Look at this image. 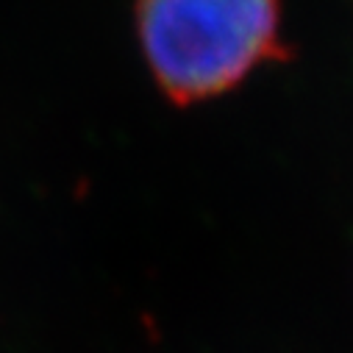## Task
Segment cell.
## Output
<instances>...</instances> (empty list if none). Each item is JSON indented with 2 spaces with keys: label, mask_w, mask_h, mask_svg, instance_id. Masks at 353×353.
I'll list each match as a JSON object with an SVG mask.
<instances>
[{
  "label": "cell",
  "mask_w": 353,
  "mask_h": 353,
  "mask_svg": "<svg viewBox=\"0 0 353 353\" xmlns=\"http://www.w3.org/2000/svg\"><path fill=\"white\" fill-rule=\"evenodd\" d=\"M137 37L161 95L195 106L290 59L281 0H137Z\"/></svg>",
  "instance_id": "obj_1"
}]
</instances>
